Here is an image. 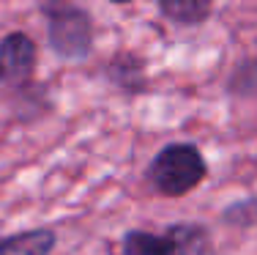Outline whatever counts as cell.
Segmentation results:
<instances>
[{
  "mask_svg": "<svg viewBox=\"0 0 257 255\" xmlns=\"http://www.w3.org/2000/svg\"><path fill=\"white\" fill-rule=\"evenodd\" d=\"M208 165L197 145L192 143H170L154 156L148 165V181L156 192L167 198H183L203 184Z\"/></svg>",
  "mask_w": 257,
  "mask_h": 255,
  "instance_id": "1",
  "label": "cell"
},
{
  "mask_svg": "<svg viewBox=\"0 0 257 255\" xmlns=\"http://www.w3.org/2000/svg\"><path fill=\"white\" fill-rule=\"evenodd\" d=\"M47 33L50 44L60 58L82 60L93 47V22L85 9L74 6L71 0H50L44 3Z\"/></svg>",
  "mask_w": 257,
  "mask_h": 255,
  "instance_id": "2",
  "label": "cell"
},
{
  "mask_svg": "<svg viewBox=\"0 0 257 255\" xmlns=\"http://www.w3.org/2000/svg\"><path fill=\"white\" fill-rule=\"evenodd\" d=\"M123 255H211V236L194 222H178L162 233L128 230L123 236Z\"/></svg>",
  "mask_w": 257,
  "mask_h": 255,
  "instance_id": "3",
  "label": "cell"
},
{
  "mask_svg": "<svg viewBox=\"0 0 257 255\" xmlns=\"http://www.w3.org/2000/svg\"><path fill=\"white\" fill-rule=\"evenodd\" d=\"M36 41L22 30H11L0 39V88L20 91L36 71Z\"/></svg>",
  "mask_w": 257,
  "mask_h": 255,
  "instance_id": "4",
  "label": "cell"
},
{
  "mask_svg": "<svg viewBox=\"0 0 257 255\" xmlns=\"http://www.w3.org/2000/svg\"><path fill=\"white\" fill-rule=\"evenodd\" d=\"M55 230L50 228H30L0 239V255H50L55 250Z\"/></svg>",
  "mask_w": 257,
  "mask_h": 255,
  "instance_id": "5",
  "label": "cell"
},
{
  "mask_svg": "<svg viewBox=\"0 0 257 255\" xmlns=\"http://www.w3.org/2000/svg\"><path fill=\"white\" fill-rule=\"evenodd\" d=\"M159 9L178 25H200L211 14L213 0H159Z\"/></svg>",
  "mask_w": 257,
  "mask_h": 255,
  "instance_id": "6",
  "label": "cell"
},
{
  "mask_svg": "<svg viewBox=\"0 0 257 255\" xmlns=\"http://www.w3.org/2000/svg\"><path fill=\"white\" fill-rule=\"evenodd\" d=\"M230 91L232 94H252V91H257V60H243L238 66L230 80Z\"/></svg>",
  "mask_w": 257,
  "mask_h": 255,
  "instance_id": "7",
  "label": "cell"
},
{
  "mask_svg": "<svg viewBox=\"0 0 257 255\" xmlns=\"http://www.w3.org/2000/svg\"><path fill=\"white\" fill-rule=\"evenodd\" d=\"M109 3H128V0H109Z\"/></svg>",
  "mask_w": 257,
  "mask_h": 255,
  "instance_id": "8",
  "label": "cell"
}]
</instances>
